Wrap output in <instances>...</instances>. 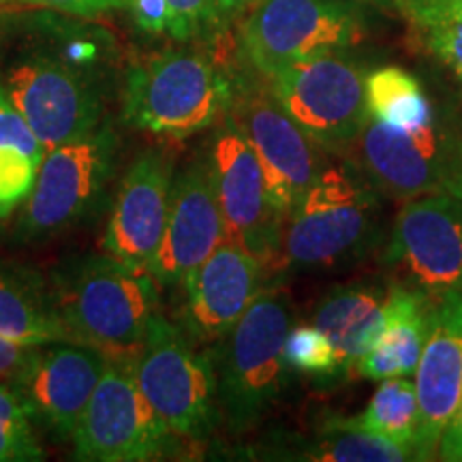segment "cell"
<instances>
[{"label":"cell","instance_id":"6da1fadb","mask_svg":"<svg viewBox=\"0 0 462 462\" xmlns=\"http://www.w3.org/2000/svg\"><path fill=\"white\" fill-rule=\"evenodd\" d=\"M379 189L351 161L321 163L282 229L281 263L296 273L343 268L381 245Z\"/></svg>","mask_w":462,"mask_h":462},{"label":"cell","instance_id":"7a4b0ae2","mask_svg":"<svg viewBox=\"0 0 462 462\" xmlns=\"http://www.w3.org/2000/svg\"><path fill=\"white\" fill-rule=\"evenodd\" d=\"M159 282L109 255L67 263L54 279L51 300L75 343L95 346L109 360L140 354L159 315Z\"/></svg>","mask_w":462,"mask_h":462},{"label":"cell","instance_id":"3957f363","mask_svg":"<svg viewBox=\"0 0 462 462\" xmlns=\"http://www.w3.org/2000/svg\"><path fill=\"white\" fill-rule=\"evenodd\" d=\"M234 90L236 84L210 56L165 50L135 62L126 73L125 120L152 135L184 140L221 123Z\"/></svg>","mask_w":462,"mask_h":462},{"label":"cell","instance_id":"277c9868","mask_svg":"<svg viewBox=\"0 0 462 462\" xmlns=\"http://www.w3.org/2000/svg\"><path fill=\"white\" fill-rule=\"evenodd\" d=\"M291 304L281 289H262L240 321L218 340L215 360L218 413L231 432L257 426L287 385L285 338Z\"/></svg>","mask_w":462,"mask_h":462},{"label":"cell","instance_id":"5b68a950","mask_svg":"<svg viewBox=\"0 0 462 462\" xmlns=\"http://www.w3.org/2000/svg\"><path fill=\"white\" fill-rule=\"evenodd\" d=\"M131 366L171 435L204 439L215 430L221 420L215 360L182 328L159 313Z\"/></svg>","mask_w":462,"mask_h":462},{"label":"cell","instance_id":"8992f818","mask_svg":"<svg viewBox=\"0 0 462 462\" xmlns=\"http://www.w3.org/2000/svg\"><path fill=\"white\" fill-rule=\"evenodd\" d=\"M349 148L356 150V165L368 180L392 199L462 195V140L435 118L415 129L368 120Z\"/></svg>","mask_w":462,"mask_h":462},{"label":"cell","instance_id":"52a82bcc","mask_svg":"<svg viewBox=\"0 0 462 462\" xmlns=\"http://www.w3.org/2000/svg\"><path fill=\"white\" fill-rule=\"evenodd\" d=\"M240 37L246 60L268 78L291 62L362 42L364 22L349 0H257Z\"/></svg>","mask_w":462,"mask_h":462},{"label":"cell","instance_id":"ba28073f","mask_svg":"<svg viewBox=\"0 0 462 462\" xmlns=\"http://www.w3.org/2000/svg\"><path fill=\"white\" fill-rule=\"evenodd\" d=\"M270 90L319 146L349 148L368 125L366 73L340 51H328L268 75Z\"/></svg>","mask_w":462,"mask_h":462},{"label":"cell","instance_id":"9c48e42d","mask_svg":"<svg viewBox=\"0 0 462 462\" xmlns=\"http://www.w3.org/2000/svg\"><path fill=\"white\" fill-rule=\"evenodd\" d=\"M170 437L171 430L143 396L131 362L109 360L71 443L78 460L142 462L159 458Z\"/></svg>","mask_w":462,"mask_h":462},{"label":"cell","instance_id":"30bf717a","mask_svg":"<svg viewBox=\"0 0 462 462\" xmlns=\"http://www.w3.org/2000/svg\"><path fill=\"white\" fill-rule=\"evenodd\" d=\"M383 263L401 285L432 296L462 293V195L404 201L383 246Z\"/></svg>","mask_w":462,"mask_h":462},{"label":"cell","instance_id":"8fae6325","mask_svg":"<svg viewBox=\"0 0 462 462\" xmlns=\"http://www.w3.org/2000/svg\"><path fill=\"white\" fill-rule=\"evenodd\" d=\"M208 161L227 238L253 253L263 268L281 262L285 217L270 201L255 150L229 112L218 123Z\"/></svg>","mask_w":462,"mask_h":462},{"label":"cell","instance_id":"7c38bea8","mask_svg":"<svg viewBox=\"0 0 462 462\" xmlns=\"http://www.w3.org/2000/svg\"><path fill=\"white\" fill-rule=\"evenodd\" d=\"M116 150L118 137L109 126L48 150L28 195L24 234L48 238L82 221L112 178Z\"/></svg>","mask_w":462,"mask_h":462},{"label":"cell","instance_id":"4fadbf2b","mask_svg":"<svg viewBox=\"0 0 462 462\" xmlns=\"http://www.w3.org/2000/svg\"><path fill=\"white\" fill-rule=\"evenodd\" d=\"M259 78L236 84L229 114L255 150L270 201L287 221L315 180L321 161L315 142L285 112L268 79Z\"/></svg>","mask_w":462,"mask_h":462},{"label":"cell","instance_id":"5bb4252c","mask_svg":"<svg viewBox=\"0 0 462 462\" xmlns=\"http://www.w3.org/2000/svg\"><path fill=\"white\" fill-rule=\"evenodd\" d=\"M3 86L45 152L101 126L99 95L82 73L54 58L15 62L5 73Z\"/></svg>","mask_w":462,"mask_h":462},{"label":"cell","instance_id":"9a60e30c","mask_svg":"<svg viewBox=\"0 0 462 462\" xmlns=\"http://www.w3.org/2000/svg\"><path fill=\"white\" fill-rule=\"evenodd\" d=\"M227 238L208 152L173 176L170 212L150 274L159 285H182Z\"/></svg>","mask_w":462,"mask_h":462},{"label":"cell","instance_id":"2e32d148","mask_svg":"<svg viewBox=\"0 0 462 462\" xmlns=\"http://www.w3.org/2000/svg\"><path fill=\"white\" fill-rule=\"evenodd\" d=\"M171 184L173 159L163 150H148L133 161L103 236L106 255L150 273L165 231Z\"/></svg>","mask_w":462,"mask_h":462},{"label":"cell","instance_id":"e0dca14e","mask_svg":"<svg viewBox=\"0 0 462 462\" xmlns=\"http://www.w3.org/2000/svg\"><path fill=\"white\" fill-rule=\"evenodd\" d=\"M263 263L238 242L225 238L184 285L182 330L195 343H218L262 291Z\"/></svg>","mask_w":462,"mask_h":462},{"label":"cell","instance_id":"ac0fdd59","mask_svg":"<svg viewBox=\"0 0 462 462\" xmlns=\"http://www.w3.org/2000/svg\"><path fill=\"white\" fill-rule=\"evenodd\" d=\"M107 364L103 351L84 343L39 345L14 390L28 402L34 420L71 441Z\"/></svg>","mask_w":462,"mask_h":462},{"label":"cell","instance_id":"d6986e66","mask_svg":"<svg viewBox=\"0 0 462 462\" xmlns=\"http://www.w3.org/2000/svg\"><path fill=\"white\" fill-rule=\"evenodd\" d=\"M418 460H435L462 396V293L437 296L429 340L415 368Z\"/></svg>","mask_w":462,"mask_h":462},{"label":"cell","instance_id":"ffe728a7","mask_svg":"<svg viewBox=\"0 0 462 462\" xmlns=\"http://www.w3.org/2000/svg\"><path fill=\"white\" fill-rule=\"evenodd\" d=\"M435 302L437 296L432 293L392 282L385 300L383 330L351 371L371 381L413 374L429 340Z\"/></svg>","mask_w":462,"mask_h":462},{"label":"cell","instance_id":"44dd1931","mask_svg":"<svg viewBox=\"0 0 462 462\" xmlns=\"http://www.w3.org/2000/svg\"><path fill=\"white\" fill-rule=\"evenodd\" d=\"M390 287L377 282H351L334 287L321 298L313 323L332 340L340 371L346 373L377 343L385 323Z\"/></svg>","mask_w":462,"mask_h":462},{"label":"cell","instance_id":"7402d4cb","mask_svg":"<svg viewBox=\"0 0 462 462\" xmlns=\"http://www.w3.org/2000/svg\"><path fill=\"white\" fill-rule=\"evenodd\" d=\"M0 337L28 346L75 343L58 317L51 293L7 268H0Z\"/></svg>","mask_w":462,"mask_h":462},{"label":"cell","instance_id":"603a6c76","mask_svg":"<svg viewBox=\"0 0 462 462\" xmlns=\"http://www.w3.org/2000/svg\"><path fill=\"white\" fill-rule=\"evenodd\" d=\"M302 458L317 462H402L418 460L415 452L398 446L377 432L364 429L357 418L326 420L317 432L313 446L304 449Z\"/></svg>","mask_w":462,"mask_h":462},{"label":"cell","instance_id":"cb8c5ba5","mask_svg":"<svg viewBox=\"0 0 462 462\" xmlns=\"http://www.w3.org/2000/svg\"><path fill=\"white\" fill-rule=\"evenodd\" d=\"M366 106L371 120L396 129H415L435 118L424 88L401 67H381L368 75Z\"/></svg>","mask_w":462,"mask_h":462},{"label":"cell","instance_id":"d4e9b609","mask_svg":"<svg viewBox=\"0 0 462 462\" xmlns=\"http://www.w3.org/2000/svg\"><path fill=\"white\" fill-rule=\"evenodd\" d=\"M357 421L364 429L415 452L420 421L415 381L407 377L381 379L368 407L362 415H357ZM415 458H418V452H415Z\"/></svg>","mask_w":462,"mask_h":462},{"label":"cell","instance_id":"484cf974","mask_svg":"<svg viewBox=\"0 0 462 462\" xmlns=\"http://www.w3.org/2000/svg\"><path fill=\"white\" fill-rule=\"evenodd\" d=\"M430 50L462 79V0H401Z\"/></svg>","mask_w":462,"mask_h":462},{"label":"cell","instance_id":"4316f807","mask_svg":"<svg viewBox=\"0 0 462 462\" xmlns=\"http://www.w3.org/2000/svg\"><path fill=\"white\" fill-rule=\"evenodd\" d=\"M43 458L28 402L11 385L0 383V462H32Z\"/></svg>","mask_w":462,"mask_h":462},{"label":"cell","instance_id":"83f0119b","mask_svg":"<svg viewBox=\"0 0 462 462\" xmlns=\"http://www.w3.org/2000/svg\"><path fill=\"white\" fill-rule=\"evenodd\" d=\"M285 364L289 371L315 374V377L343 374L332 340L315 323L289 328L285 338Z\"/></svg>","mask_w":462,"mask_h":462},{"label":"cell","instance_id":"f1b7e54d","mask_svg":"<svg viewBox=\"0 0 462 462\" xmlns=\"http://www.w3.org/2000/svg\"><path fill=\"white\" fill-rule=\"evenodd\" d=\"M39 163L15 146H0V218L28 199L37 180Z\"/></svg>","mask_w":462,"mask_h":462},{"label":"cell","instance_id":"f546056e","mask_svg":"<svg viewBox=\"0 0 462 462\" xmlns=\"http://www.w3.org/2000/svg\"><path fill=\"white\" fill-rule=\"evenodd\" d=\"M171 14L170 37L176 42L210 37L225 28L217 0H167Z\"/></svg>","mask_w":462,"mask_h":462},{"label":"cell","instance_id":"4dcf8cb0","mask_svg":"<svg viewBox=\"0 0 462 462\" xmlns=\"http://www.w3.org/2000/svg\"><path fill=\"white\" fill-rule=\"evenodd\" d=\"M0 146L20 148L34 163H42L45 157V148L34 137L24 116L17 112L14 101L9 99L3 79H0Z\"/></svg>","mask_w":462,"mask_h":462},{"label":"cell","instance_id":"1f68e13d","mask_svg":"<svg viewBox=\"0 0 462 462\" xmlns=\"http://www.w3.org/2000/svg\"><path fill=\"white\" fill-rule=\"evenodd\" d=\"M126 9L131 11L135 24L143 32L167 34L171 24V14L167 0H126Z\"/></svg>","mask_w":462,"mask_h":462},{"label":"cell","instance_id":"d6a6232c","mask_svg":"<svg viewBox=\"0 0 462 462\" xmlns=\"http://www.w3.org/2000/svg\"><path fill=\"white\" fill-rule=\"evenodd\" d=\"M34 349L37 346L17 345L0 337V383H7L14 388L31 364Z\"/></svg>","mask_w":462,"mask_h":462},{"label":"cell","instance_id":"836d02e7","mask_svg":"<svg viewBox=\"0 0 462 462\" xmlns=\"http://www.w3.org/2000/svg\"><path fill=\"white\" fill-rule=\"evenodd\" d=\"M26 5L79 17H95L116 9H126V0H26Z\"/></svg>","mask_w":462,"mask_h":462},{"label":"cell","instance_id":"e575fe53","mask_svg":"<svg viewBox=\"0 0 462 462\" xmlns=\"http://www.w3.org/2000/svg\"><path fill=\"white\" fill-rule=\"evenodd\" d=\"M437 458L448 462H462V396L454 418L449 420L448 429L443 430L441 441H439Z\"/></svg>","mask_w":462,"mask_h":462},{"label":"cell","instance_id":"d590c367","mask_svg":"<svg viewBox=\"0 0 462 462\" xmlns=\"http://www.w3.org/2000/svg\"><path fill=\"white\" fill-rule=\"evenodd\" d=\"M255 3L257 0H217V7L225 20V24H229V22L238 20V17H245L246 11Z\"/></svg>","mask_w":462,"mask_h":462},{"label":"cell","instance_id":"8d00e7d4","mask_svg":"<svg viewBox=\"0 0 462 462\" xmlns=\"http://www.w3.org/2000/svg\"><path fill=\"white\" fill-rule=\"evenodd\" d=\"M22 7H28L26 0H0V20H5V17L11 14H15V11Z\"/></svg>","mask_w":462,"mask_h":462},{"label":"cell","instance_id":"74e56055","mask_svg":"<svg viewBox=\"0 0 462 462\" xmlns=\"http://www.w3.org/2000/svg\"><path fill=\"white\" fill-rule=\"evenodd\" d=\"M349 3H371V5H394V7H398V5H401V0H349Z\"/></svg>","mask_w":462,"mask_h":462}]
</instances>
